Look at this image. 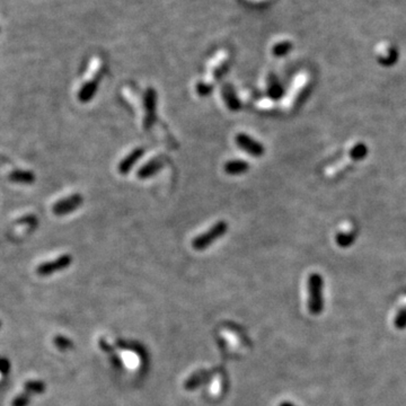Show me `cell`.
Here are the masks:
<instances>
[{
  "mask_svg": "<svg viewBox=\"0 0 406 406\" xmlns=\"http://www.w3.org/2000/svg\"><path fill=\"white\" fill-rule=\"evenodd\" d=\"M205 376H206L205 373H197V374H195V376H194V377H192V378L188 380V382L186 383V388H187V389H193V388L195 387V386L200 385V383L203 381L202 379L205 378Z\"/></svg>",
  "mask_w": 406,
  "mask_h": 406,
  "instance_id": "cell-16",
  "label": "cell"
},
{
  "mask_svg": "<svg viewBox=\"0 0 406 406\" xmlns=\"http://www.w3.org/2000/svg\"><path fill=\"white\" fill-rule=\"evenodd\" d=\"M248 169H250V165H248V162L246 160L243 159L228 160L224 165L225 173L233 176L245 174Z\"/></svg>",
  "mask_w": 406,
  "mask_h": 406,
  "instance_id": "cell-11",
  "label": "cell"
},
{
  "mask_svg": "<svg viewBox=\"0 0 406 406\" xmlns=\"http://www.w3.org/2000/svg\"><path fill=\"white\" fill-rule=\"evenodd\" d=\"M319 289L320 279L318 275H311L309 279V291H310V309L311 311H317L319 308Z\"/></svg>",
  "mask_w": 406,
  "mask_h": 406,
  "instance_id": "cell-10",
  "label": "cell"
},
{
  "mask_svg": "<svg viewBox=\"0 0 406 406\" xmlns=\"http://www.w3.org/2000/svg\"><path fill=\"white\" fill-rule=\"evenodd\" d=\"M227 232L228 224L224 220H220L212 226L209 230H207V232L194 238L192 242V246L196 251L206 250V248L211 246L216 241H218V239L223 237Z\"/></svg>",
  "mask_w": 406,
  "mask_h": 406,
  "instance_id": "cell-1",
  "label": "cell"
},
{
  "mask_svg": "<svg viewBox=\"0 0 406 406\" xmlns=\"http://www.w3.org/2000/svg\"><path fill=\"white\" fill-rule=\"evenodd\" d=\"M9 179L14 183L32 184L35 180V175L30 170H14L9 174Z\"/></svg>",
  "mask_w": 406,
  "mask_h": 406,
  "instance_id": "cell-13",
  "label": "cell"
},
{
  "mask_svg": "<svg viewBox=\"0 0 406 406\" xmlns=\"http://www.w3.org/2000/svg\"><path fill=\"white\" fill-rule=\"evenodd\" d=\"M283 87L282 85L280 84L279 79L274 75H271L269 77L268 81V94L269 96L274 99V101H278V99L281 98L283 96Z\"/></svg>",
  "mask_w": 406,
  "mask_h": 406,
  "instance_id": "cell-12",
  "label": "cell"
},
{
  "mask_svg": "<svg viewBox=\"0 0 406 406\" xmlns=\"http://www.w3.org/2000/svg\"><path fill=\"white\" fill-rule=\"evenodd\" d=\"M165 162L162 158H155V159L149 160L147 164H144L141 168L138 170V177L141 179H146L151 177V176L156 175L162 167H164Z\"/></svg>",
  "mask_w": 406,
  "mask_h": 406,
  "instance_id": "cell-8",
  "label": "cell"
},
{
  "mask_svg": "<svg viewBox=\"0 0 406 406\" xmlns=\"http://www.w3.org/2000/svg\"><path fill=\"white\" fill-rule=\"evenodd\" d=\"M224 102L232 112H238L242 108V104L235 89L230 85H224L221 89Z\"/></svg>",
  "mask_w": 406,
  "mask_h": 406,
  "instance_id": "cell-6",
  "label": "cell"
},
{
  "mask_svg": "<svg viewBox=\"0 0 406 406\" xmlns=\"http://www.w3.org/2000/svg\"><path fill=\"white\" fill-rule=\"evenodd\" d=\"M292 43L289 41H280V42L275 43L272 48V53L277 58H281L287 56V54L291 51Z\"/></svg>",
  "mask_w": 406,
  "mask_h": 406,
  "instance_id": "cell-14",
  "label": "cell"
},
{
  "mask_svg": "<svg viewBox=\"0 0 406 406\" xmlns=\"http://www.w3.org/2000/svg\"><path fill=\"white\" fill-rule=\"evenodd\" d=\"M236 143L242 150L246 151L248 155L253 157H262L265 152L263 144L257 141V140L253 139L247 133H238L236 135Z\"/></svg>",
  "mask_w": 406,
  "mask_h": 406,
  "instance_id": "cell-3",
  "label": "cell"
},
{
  "mask_svg": "<svg viewBox=\"0 0 406 406\" xmlns=\"http://www.w3.org/2000/svg\"><path fill=\"white\" fill-rule=\"evenodd\" d=\"M143 155V149L142 148H135L131 151L128 156H125L123 159L121 160L119 164V171L122 175L129 174V171L132 169V167L137 164L138 160Z\"/></svg>",
  "mask_w": 406,
  "mask_h": 406,
  "instance_id": "cell-7",
  "label": "cell"
},
{
  "mask_svg": "<svg viewBox=\"0 0 406 406\" xmlns=\"http://www.w3.org/2000/svg\"><path fill=\"white\" fill-rule=\"evenodd\" d=\"M99 85V77H94L93 79L88 80L83 87L80 88L78 93V99L81 103H87L92 101V98L97 93V88Z\"/></svg>",
  "mask_w": 406,
  "mask_h": 406,
  "instance_id": "cell-9",
  "label": "cell"
},
{
  "mask_svg": "<svg viewBox=\"0 0 406 406\" xmlns=\"http://www.w3.org/2000/svg\"><path fill=\"white\" fill-rule=\"evenodd\" d=\"M143 107H144V129L149 130L155 124L157 116V92L155 88H147L143 95Z\"/></svg>",
  "mask_w": 406,
  "mask_h": 406,
  "instance_id": "cell-2",
  "label": "cell"
},
{
  "mask_svg": "<svg viewBox=\"0 0 406 406\" xmlns=\"http://www.w3.org/2000/svg\"><path fill=\"white\" fill-rule=\"evenodd\" d=\"M83 202H84L83 195L76 193L66 198H62L60 201H58L56 205L53 206L52 210L57 216H65L78 209V208L83 205Z\"/></svg>",
  "mask_w": 406,
  "mask_h": 406,
  "instance_id": "cell-4",
  "label": "cell"
},
{
  "mask_svg": "<svg viewBox=\"0 0 406 406\" xmlns=\"http://www.w3.org/2000/svg\"><path fill=\"white\" fill-rule=\"evenodd\" d=\"M71 261L72 260L70 255H62L60 257H58L57 260L40 265L38 268V273L41 275H49L51 273H54L57 272V271L68 268V266L71 264Z\"/></svg>",
  "mask_w": 406,
  "mask_h": 406,
  "instance_id": "cell-5",
  "label": "cell"
},
{
  "mask_svg": "<svg viewBox=\"0 0 406 406\" xmlns=\"http://www.w3.org/2000/svg\"><path fill=\"white\" fill-rule=\"evenodd\" d=\"M195 89H196V93L197 95H200V96L205 97L208 96V95H210L212 93V90H214V86L211 84H208V83H197L195 86Z\"/></svg>",
  "mask_w": 406,
  "mask_h": 406,
  "instance_id": "cell-15",
  "label": "cell"
}]
</instances>
